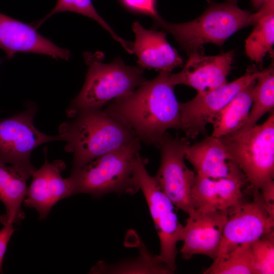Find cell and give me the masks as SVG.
<instances>
[{"mask_svg": "<svg viewBox=\"0 0 274 274\" xmlns=\"http://www.w3.org/2000/svg\"><path fill=\"white\" fill-rule=\"evenodd\" d=\"M170 74L160 71L130 93L111 101L105 109L129 127L141 142L157 148L168 129L182 127Z\"/></svg>", "mask_w": 274, "mask_h": 274, "instance_id": "cell-1", "label": "cell"}, {"mask_svg": "<svg viewBox=\"0 0 274 274\" xmlns=\"http://www.w3.org/2000/svg\"><path fill=\"white\" fill-rule=\"evenodd\" d=\"M59 132L66 142L65 150L74 154L73 169L139 139L129 127L102 109L79 112L60 126Z\"/></svg>", "mask_w": 274, "mask_h": 274, "instance_id": "cell-2", "label": "cell"}, {"mask_svg": "<svg viewBox=\"0 0 274 274\" xmlns=\"http://www.w3.org/2000/svg\"><path fill=\"white\" fill-rule=\"evenodd\" d=\"M83 56L87 73L82 88L66 111L70 117L85 110L101 109L109 101L130 93L147 81L143 68L127 65L120 57L107 63L103 62L104 55L101 52H85Z\"/></svg>", "mask_w": 274, "mask_h": 274, "instance_id": "cell-3", "label": "cell"}, {"mask_svg": "<svg viewBox=\"0 0 274 274\" xmlns=\"http://www.w3.org/2000/svg\"><path fill=\"white\" fill-rule=\"evenodd\" d=\"M140 149L141 141L136 139L80 168L73 169L69 177L74 194L86 193L99 198L111 193H136L139 189L135 180L134 169Z\"/></svg>", "mask_w": 274, "mask_h": 274, "instance_id": "cell-4", "label": "cell"}, {"mask_svg": "<svg viewBox=\"0 0 274 274\" xmlns=\"http://www.w3.org/2000/svg\"><path fill=\"white\" fill-rule=\"evenodd\" d=\"M252 15L240 9L236 0H225L211 4L203 14L189 22L174 23L160 17L154 22L172 35L188 54L208 43L222 46L234 33L254 24Z\"/></svg>", "mask_w": 274, "mask_h": 274, "instance_id": "cell-5", "label": "cell"}, {"mask_svg": "<svg viewBox=\"0 0 274 274\" xmlns=\"http://www.w3.org/2000/svg\"><path fill=\"white\" fill-rule=\"evenodd\" d=\"M220 138L257 198L262 185L274 177L273 111L262 124Z\"/></svg>", "mask_w": 274, "mask_h": 274, "instance_id": "cell-6", "label": "cell"}, {"mask_svg": "<svg viewBox=\"0 0 274 274\" xmlns=\"http://www.w3.org/2000/svg\"><path fill=\"white\" fill-rule=\"evenodd\" d=\"M147 162L140 155L135 166V180L145 197L159 238L160 250L157 256L174 272L176 245L179 241H183L184 226L179 221L174 204L161 190L155 178L148 173Z\"/></svg>", "mask_w": 274, "mask_h": 274, "instance_id": "cell-7", "label": "cell"}, {"mask_svg": "<svg viewBox=\"0 0 274 274\" xmlns=\"http://www.w3.org/2000/svg\"><path fill=\"white\" fill-rule=\"evenodd\" d=\"M190 145L189 139L166 132L161 139V162L154 178L175 206L188 215L194 211L192 191L194 173L185 163V154Z\"/></svg>", "mask_w": 274, "mask_h": 274, "instance_id": "cell-8", "label": "cell"}, {"mask_svg": "<svg viewBox=\"0 0 274 274\" xmlns=\"http://www.w3.org/2000/svg\"><path fill=\"white\" fill-rule=\"evenodd\" d=\"M262 71L249 67L239 78L211 90L197 93L190 100L179 102L182 130L188 139H195L206 130L215 115L242 90L256 81Z\"/></svg>", "mask_w": 274, "mask_h": 274, "instance_id": "cell-9", "label": "cell"}, {"mask_svg": "<svg viewBox=\"0 0 274 274\" xmlns=\"http://www.w3.org/2000/svg\"><path fill=\"white\" fill-rule=\"evenodd\" d=\"M37 108L30 104L23 112L0 121V158L9 162L30 161L31 152L49 142L63 141L39 130L33 124Z\"/></svg>", "mask_w": 274, "mask_h": 274, "instance_id": "cell-10", "label": "cell"}, {"mask_svg": "<svg viewBox=\"0 0 274 274\" xmlns=\"http://www.w3.org/2000/svg\"><path fill=\"white\" fill-rule=\"evenodd\" d=\"M274 219L264 207L259 196L249 203H242L228 213L218 256H227L238 246L251 244L273 230Z\"/></svg>", "mask_w": 274, "mask_h": 274, "instance_id": "cell-11", "label": "cell"}, {"mask_svg": "<svg viewBox=\"0 0 274 274\" xmlns=\"http://www.w3.org/2000/svg\"><path fill=\"white\" fill-rule=\"evenodd\" d=\"M228 215V212L215 208L194 210L184 226L182 258L188 260L194 255L201 254L215 260Z\"/></svg>", "mask_w": 274, "mask_h": 274, "instance_id": "cell-12", "label": "cell"}, {"mask_svg": "<svg viewBox=\"0 0 274 274\" xmlns=\"http://www.w3.org/2000/svg\"><path fill=\"white\" fill-rule=\"evenodd\" d=\"M188 55V59L182 71L170 74L169 80L173 85H186L196 89L197 93H201L215 89L227 82L234 51L206 56L199 50Z\"/></svg>", "mask_w": 274, "mask_h": 274, "instance_id": "cell-13", "label": "cell"}, {"mask_svg": "<svg viewBox=\"0 0 274 274\" xmlns=\"http://www.w3.org/2000/svg\"><path fill=\"white\" fill-rule=\"evenodd\" d=\"M65 167L62 161L49 163L46 160L32 175L31 183L23 202L26 207L36 209L40 219H45L57 202L74 194L70 178L64 179L61 175Z\"/></svg>", "mask_w": 274, "mask_h": 274, "instance_id": "cell-14", "label": "cell"}, {"mask_svg": "<svg viewBox=\"0 0 274 274\" xmlns=\"http://www.w3.org/2000/svg\"><path fill=\"white\" fill-rule=\"evenodd\" d=\"M0 48L11 59L19 52L49 56L56 59L67 60L68 50L54 44L28 24L0 12Z\"/></svg>", "mask_w": 274, "mask_h": 274, "instance_id": "cell-15", "label": "cell"}, {"mask_svg": "<svg viewBox=\"0 0 274 274\" xmlns=\"http://www.w3.org/2000/svg\"><path fill=\"white\" fill-rule=\"evenodd\" d=\"M185 158L192 165L197 175L213 179L228 178L248 182L220 138L211 135L199 142L190 144Z\"/></svg>", "mask_w": 274, "mask_h": 274, "instance_id": "cell-16", "label": "cell"}, {"mask_svg": "<svg viewBox=\"0 0 274 274\" xmlns=\"http://www.w3.org/2000/svg\"><path fill=\"white\" fill-rule=\"evenodd\" d=\"M132 28L135 35L132 49L140 67L171 72L183 65V58L168 43L165 33L147 29L138 21L133 23Z\"/></svg>", "mask_w": 274, "mask_h": 274, "instance_id": "cell-17", "label": "cell"}, {"mask_svg": "<svg viewBox=\"0 0 274 274\" xmlns=\"http://www.w3.org/2000/svg\"><path fill=\"white\" fill-rule=\"evenodd\" d=\"M36 169L28 162H8L0 158V200L5 213L1 223H19L24 218L21 204L26 197V182Z\"/></svg>", "mask_w": 274, "mask_h": 274, "instance_id": "cell-18", "label": "cell"}, {"mask_svg": "<svg viewBox=\"0 0 274 274\" xmlns=\"http://www.w3.org/2000/svg\"><path fill=\"white\" fill-rule=\"evenodd\" d=\"M256 81L239 92L215 115L211 122L212 136L221 138L231 134L245 124L253 104Z\"/></svg>", "mask_w": 274, "mask_h": 274, "instance_id": "cell-19", "label": "cell"}, {"mask_svg": "<svg viewBox=\"0 0 274 274\" xmlns=\"http://www.w3.org/2000/svg\"><path fill=\"white\" fill-rule=\"evenodd\" d=\"M274 107V71L273 65L262 70L256 81L253 104L245 124L238 130L252 128L266 113ZM237 130V131H238Z\"/></svg>", "mask_w": 274, "mask_h": 274, "instance_id": "cell-20", "label": "cell"}, {"mask_svg": "<svg viewBox=\"0 0 274 274\" xmlns=\"http://www.w3.org/2000/svg\"><path fill=\"white\" fill-rule=\"evenodd\" d=\"M245 42L246 55L257 64L262 62L274 44V12L261 17Z\"/></svg>", "mask_w": 274, "mask_h": 274, "instance_id": "cell-21", "label": "cell"}, {"mask_svg": "<svg viewBox=\"0 0 274 274\" xmlns=\"http://www.w3.org/2000/svg\"><path fill=\"white\" fill-rule=\"evenodd\" d=\"M203 273L257 274L251 244L241 245L224 258L213 261Z\"/></svg>", "mask_w": 274, "mask_h": 274, "instance_id": "cell-22", "label": "cell"}, {"mask_svg": "<svg viewBox=\"0 0 274 274\" xmlns=\"http://www.w3.org/2000/svg\"><path fill=\"white\" fill-rule=\"evenodd\" d=\"M133 260L113 265L100 263L97 271L113 273H174L166 264L159 260L157 255H152L146 250H142L139 256Z\"/></svg>", "mask_w": 274, "mask_h": 274, "instance_id": "cell-23", "label": "cell"}, {"mask_svg": "<svg viewBox=\"0 0 274 274\" xmlns=\"http://www.w3.org/2000/svg\"><path fill=\"white\" fill-rule=\"evenodd\" d=\"M214 180L216 188L217 209L229 213L243 203L242 188L246 183L228 178Z\"/></svg>", "mask_w": 274, "mask_h": 274, "instance_id": "cell-24", "label": "cell"}, {"mask_svg": "<svg viewBox=\"0 0 274 274\" xmlns=\"http://www.w3.org/2000/svg\"><path fill=\"white\" fill-rule=\"evenodd\" d=\"M257 274L274 273L273 230L251 244Z\"/></svg>", "mask_w": 274, "mask_h": 274, "instance_id": "cell-25", "label": "cell"}, {"mask_svg": "<svg viewBox=\"0 0 274 274\" xmlns=\"http://www.w3.org/2000/svg\"><path fill=\"white\" fill-rule=\"evenodd\" d=\"M194 210L217 209L216 188L214 179L196 175L192 191Z\"/></svg>", "mask_w": 274, "mask_h": 274, "instance_id": "cell-26", "label": "cell"}, {"mask_svg": "<svg viewBox=\"0 0 274 274\" xmlns=\"http://www.w3.org/2000/svg\"><path fill=\"white\" fill-rule=\"evenodd\" d=\"M128 9L151 17L154 21L160 16L156 7V0H121Z\"/></svg>", "mask_w": 274, "mask_h": 274, "instance_id": "cell-27", "label": "cell"}, {"mask_svg": "<svg viewBox=\"0 0 274 274\" xmlns=\"http://www.w3.org/2000/svg\"><path fill=\"white\" fill-rule=\"evenodd\" d=\"M264 207L270 217L274 219V182L270 180L261 186L259 194Z\"/></svg>", "mask_w": 274, "mask_h": 274, "instance_id": "cell-28", "label": "cell"}, {"mask_svg": "<svg viewBox=\"0 0 274 274\" xmlns=\"http://www.w3.org/2000/svg\"><path fill=\"white\" fill-rule=\"evenodd\" d=\"M13 224L8 222L0 230V273H3V261L8 243L15 230Z\"/></svg>", "mask_w": 274, "mask_h": 274, "instance_id": "cell-29", "label": "cell"}, {"mask_svg": "<svg viewBox=\"0 0 274 274\" xmlns=\"http://www.w3.org/2000/svg\"><path fill=\"white\" fill-rule=\"evenodd\" d=\"M269 0H251L252 4L256 8H260L263 4Z\"/></svg>", "mask_w": 274, "mask_h": 274, "instance_id": "cell-30", "label": "cell"}, {"mask_svg": "<svg viewBox=\"0 0 274 274\" xmlns=\"http://www.w3.org/2000/svg\"><path fill=\"white\" fill-rule=\"evenodd\" d=\"M2 61H3V59H0V64H1V63H2Z\"/></svg>", "mask_w": 274, "mask_h": 274, "instance_id": "cell-31", "label": "cell"}]
</instances>
